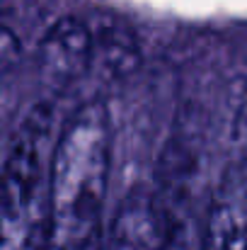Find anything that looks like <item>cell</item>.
Wrapping results in <instances>:
<instances>
[{
    "instance_id": "cell-1",
    "label": "cell",
    "mask_w": 247,
    "mask_h": 250,
    "mask_svg": "<svg viewBox=\"0 0 247 250\" xmlns=\"http://www.w3.org/2000/svg\"><path fill=\"white\" fill-rule=\"evenodd\" d=\"M112 131L102 102L66 122L49 170V231L44 250H102V209L109 185Z\"/></svg>"
},
{
    "instance_id": "cell-2",
    "label": "cell",
    "mask_w": 247,
    "mask_h": 250,
    "mask_svg": "<svg viewBox=\"0 0 247 250\" xmlns=\"http://www.w3.org/2000/svg\"><path fill=\"white\" fill-rule=\"evenodd\" d=\"M51 114L37 107L0 167V250H44L49 231L46 144Z\"/></svg>"
},
{
    "instance_id": "cell-3",
    "label": "cell",
    "mask_w": 247,
    "mask_h": 250,
    "mask_svg": "<svg viewBox=\"0 0 247 250\" xmlns=\"http://www.w3.org/2000/svg\"><path fill=\"white\" fill-rule=\"evenodd\" d=\"M201 250H247V156L223 172L211 197Z\"/></svg>"
},
{
    "instance_id": "cell-4",
    "label": "cell",
    "mask_w": 247,
    "mask_h": 250,
    "mask_svg": "<svg viewBox=\"0 0 247 250\" xmlns=\"http://www.w3.org/2000/svg\"><path fill=\"white\" fill-rule=\"evenodd\" d=\"M92 68V34L90 27L66 17L56 22L39 46V73L41 81L61 90L78 81L85 71Z\"/></svg>"
},
{
    "instance_id": "cell-5",
    "label": "cell",
    "mask_w": 247,
    "mask_h": 250,
    "mask_svg": "<svg viewBox=\"0 0 247 250\" xmlns=\"http://www.w3.org/2000/svg\"><path fill=\"white\" fill-rule=\"evenodd\" d=\"M170 219L160 202L143 187L131 189L112 224L107 250H163L170 236Z\"/></svg>"
},
{
    "instance_id": "cell-6",
    "label": "cell",
    "mask_w": 247,
    "mask_h": 250,
    "mask_svg": "<svg viewBox=\"0 0 247 250\" xmlns=\"http://www.w3.org/2000/svg\"><path fill=\"white\" fill-rule=\"evenodd\" d=\"M92 34V66H99L109 76H124L141 61L136 37L119 22H102L90 27Z\"/></svg>"
},
{
    "instance_id": "cell-7",
    "label": "cell",
    "mask_w": 247,
    "mask_h": 250,
    "mask_svg": "<svg viewBox=\"0 0 247 250\" xmlns=\"http://www.w3.org/2000/svg\"><path fill=\"white\" fill-rule=\"evenodd\" d=\"M163 250H201V236H196L187 224H177L170 229Z\"/></svg>"
},
{
    "instance_id": "cell-8",
    "label": "cell",
    "mask_w": 247,
    "mask_h": 250,
    "mask_svg": "<svg viewBox=\"0 0 247 250\" xmlns=\"http://www.w3.org/2000/svg\"><path fill=\"white\" fill-rule=\"evenodd\" d=\"M17 59H19V42H17V37L7 27H0V73H5Z\"/></svg>"
}]
</instances>
